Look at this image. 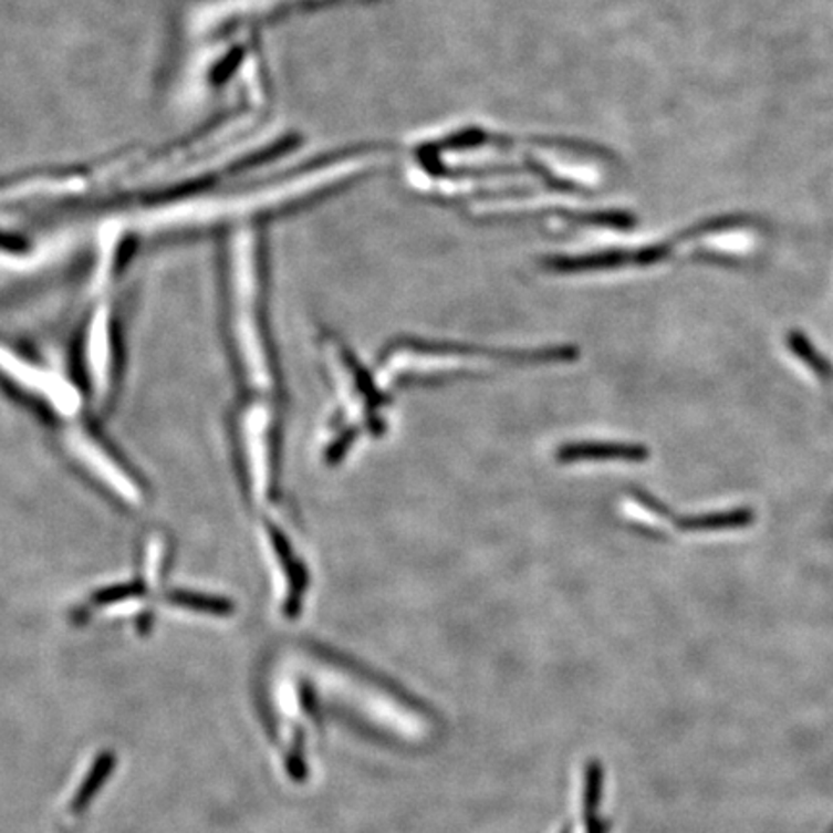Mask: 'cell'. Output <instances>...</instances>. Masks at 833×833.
<instances>
[{"instance_id": "52a82bcc", "label": "cell", "mask_w": 833, "mask_h": 833, "mask_svg": "<svg viewBox=\"0 0 833 833\" xmlns=\"http://www.w3.org/2000/svg\"><path fill=\"white\" fill-rule=\"evenodd\" d=\"M752 516L747 510L729 511V513H714V516H700V518L685 519L684 529L691 531H710V529H731V527H745L751 523Z\"/></svg>"}, {"instance_id": "6da1fadb", "label": "cell", "mask_w": 833, "mask_h": 833, "mask_svg": "<svg viewBox=\"0 0 833 833\" xmlns=\"http://www.w3.org/2000/svg\"><path fill=\"white\" fill-rule=\"evenodd\" d=\"M261 238L241 226L226 246V342L233 376L246 398H277V355L272 350Z\"/></svg>"}, {"instance_id": "5b68a950", "label": "cell", "mask_w": 833, "mask_h": 833, "mask_svg": "<svg viewBox=\"0 0 833 833\" xmlns=\"http://www.w3.org/2000/svg\"><path fill=\"white\" fill-rule=\"evenodd\" d=\"M93 298L80 340V368L83 392L98 409H105L118 384V332L111 290L93 293Z\"/></svg>"}, {"instance_id": "8992f818", "label": "cell", "mask_w": 833, "mask_h": 833, "mask_svg": "<svg viewBox=\"0 0 833 833\" xmlns=\"http://www.w3.org/2000/svg\"><path fill=\"white\" fill-rule=\"evenodd\" d=\"M646 451L631 446H616V444H581V446H568L560 451V459L565 461H579V459H638L645 458Z\"/></svg>"}, {"instance_id": "277c9868", "label": "cell", "mask_w": 833, "mask_h": 833, "mask_svg": "<svg viewBox=\"0 0 833 833\" xmlns=\"http://www.w3.org/2000/svg\"><path fill=\"white\" fill-rule=\"evenodd\" d=\"M62 448L83 473L103 488L114 502L139 510L147 502V490L126 461L93 430L75 419L62 430Z\"/></svg>"}, {"instance_id": "3957f363", "label": "cell", "mask_w": 833, "mask_h": 833, "mask_svg": "<svg viewBox=\"0 0 833 833\" xmlns=\"http://www.w3.org/2000/svg\"><path fill=\"white\" fill-rule=\"evenodd\" d=\"M0 381L18 394L43 407L54 419H82L85 392L69 376L56 373L41 361L0 339Z\"/></svg>"}, {"instance_id": "7a4b0ae2", "label": "cell", "mask_w": 833, "mask_h": 833, "mask_svg": "<svg viewBox=\"0 0 833 833\" xmlns=\"http://www.w3.org/2000/svg\"><path fill=\"white\" fill-rule=\"evenodd\" d=\"M280 414L277 398H243L232 414L236 473L249 510L257 518L271 511L280 464Z\"/></svg>"}, {"instance_id": "ba28073f", "label": "cell", "mask_w": 833, "mask_h": 833, "mask_svg": "<svg viewBox=\"0 0 833 833\" xmlns=\"http://www.w3.org/2000/svg\"><path fill=\"white\" fill-rule=\"evenodd\" d=\"M789 346H791V350L801 357V360L809 365V367L814 368V373L820 376H824V378H832L833 371L830 368V365H827L826 360H822L819 355H816V352H814V347L809 344V340L804 339L803 334H791L789 336Z\"/></svg>"}]
</instances>
